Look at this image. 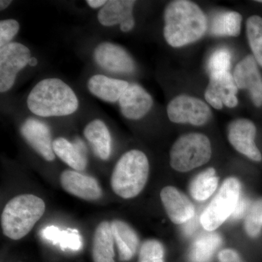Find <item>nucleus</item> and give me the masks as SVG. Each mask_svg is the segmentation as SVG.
<instances>
[{
  "label": "nucleus",
  "mask_w": 262,
  "mask_h": 262,
  "mask_svg": "<svg viewBox=\"0 0 262 262\" xmlns=\"http://www.w3.org/2000/svg\"><path fill=\"white\" fill-rule=\"evenodd\" d=\"M149 173L146 155L140 150H130L115 165L111 177L112 189L123 199L136 198L145 187Z\"/></svg>",
  "instance_id": "20e7f679"
},
{
  "label": "nucleus",
  "mask_w": 262,
  "mask_h": 262,
  "mask_svg": "<svg viewBox=\"0 0 262 262\" xmlns=\"http://www.w3.org/2000/svg\"><path fill=\"white\" fill-rule=\"evenodd\" d=\"M114 239L118 250L119 258L122 261H130L139 248V236L132 227L123 221L115 220L111 222Z\"/></svg>",
  "instance_id": "6ab92c4d"
},
{
  "label": "nucleus",
  "mask_w": 262,
  "mask_h": 262,
  "mask_svg": "<svg viewBox=\"0 0 262 262\" xmlns=\"http://www.w3.org/2000/svg\"><path fill=\"white\" fill-rule=\"evenodd\" d=\"M246 202L244 201L242 198H239L238 203H237V206L232 213V216L234 219H239L244 215L245 211H246Z\"/></svg>",
  "instance_id": "72a5a7b5"
},
{
  "label": "nucleus",
  "mask_w": 262,
  "mask_h": 262,
  "mask_svg": "<svg viewBox=\"0 0 262 262\" xmlns=\"http://www.w3.org/2000/svg\"><path fill=\"white\" fill-rule=\"evenodd\" d=\"M256 134V126L247 119L234 120L228 126V139L231 145L253 161L260 162L262 156L255 144Z\"/></svg>",
  "instance_id": "9b49d317"
},
{
  "label": "nucleus",
  "mask_w": 262,
  "mask_h": 262,
  "mask_svg": "<svg viewBox=\"0 0 262 262\" xmlns=\"http://www.w3.org/2000/svg\"><path fill=\"white\" fill-rule=\"evenodd\" d=\"M241 189L238 179L234 177L226 179L216 195L202 213L201 223L203 228L208 232H213L232 215L241 198Z\"/></svg>",
  "instance_id": "423d86ee"
},
{
  "label": "nucleus",
  "mask_w": 262,
  "mask_h": 262,
  "mask_svg": "<svg viewBox=\"0 0 262 262\" xmlns=\"http://www.w3.org/2000/svg\"><path fill=\"white\" fill-rule=\"evenodd\" d=\"M84 146L80 141L72 144L65 138L59 137L53 142V149L55 155L77 171H82L88 165V159L84 155Z\"/></svg>",
  "instance_id": "4be33fe9"
},
{
  "label": "nucleus",
  "mask_w": 262,
  "mask_h": 262,
  "mask_svg": "<svg viewBox=\"0 0 262 262\" xmlns=\"http://www.w3.org/2000/svg\"><path fill=\"white\" fill-rule=\"evenodd\" d=\"M30 50L20 42H11L0 49V91L8 92L14 85L18 72L29 64Z\"/></svg>",
  "instance_id": "6e6552de"
},
{
  "label": "nucleus",
  "mask_w": 262,
  "mask_h": 262,
  "mask_svg": "<svg viewBox=\"0 0 262 262\" xmlns=\"http://www.w3.org/2000/svg\"><path fill=\"white\" fill-rule=\"evenodd\" d=\"M60 182L66 192L84 201H98L102 196V189L97 180L77 170L62 172Z\"/></svg>",
  "instance_id": "2eb2a0df"
},
{
  "label": "nucleus",
  "mask_w": 262,
  "mask_h": 262,
  "mask_svg": "<svg viewBox=\"0 0 262 262\" xmlns=\"http://www.w3.org/2000/svg\"><path fill=\"white\" fill-rule=\"evenodd\" d=\"M11 3L12 1H9V0H1L0 1V9L1 10L7 9L11 5Z\"/></svg>",
  "instance_id": "c9c22d12"
},
{
  "label": "nucleus",
  "mask_w": 262,
  "mask_h": 262,
  "mask_svg": "<svg viewBox=\"0 0 262 262\" xmlns=\"http://www.w3.org/2000/svg\"><path fill=\"white\" fill-rule=\"evenodd\" d=\"M60 239H63L62 245L72 249H78L81 246L80 237L76 232H61Z\"/></svg>",
  "instance_id": "7c9ffc66"
},
{
  "label": "nucleus",
  "mask_w": 262,
  "mask_h": 262,
  "mask_svg": "<svg viewBox=\"0 0 262 262\" xmlns=\"http://www.w3.org/2000/svg\"><path fill=\"white\" fill-rule=\"evenodd\" d=\"M114 242L111 223L103 221L97 226L94 232L92 246L94 262H115Z\"/></svg>",
  "instance_id": "412c9836"
},
{
  "label": "nucleus",
  "mask_w": 262,
  "mask_h": 262,
  "mask_svg": "<svg viewBox=\"0 0 262 262\" xmlns=\"http://www.w3.org/2000/svg\"><path fill=\"white\" fill-rule=\"evenodd\" d=\"M262 227V199L258 200L250 207L245 220V228L251 237H257Z\"/></svg>",
  "instance_id": "cd10ccee"
},
{
  "label": "nucleus",
  "mask_w": 262,
  "mask_h": 262,
  "mask_svg": "<svg viewBox=\"0 0 262 262\" xmlns=\"http://www.w3.org/2000/svg\"><path fill=\"white\" fill-rule=\"evenodd\" d=\"M218 258L220 262H244L238 253L232 249L222 250L219 253Z\"/></svg>",
  "instance_id": "2f4dec72"
},
{
  "label": "nucleus",
  "mask_w": 262,
  "mask_h": 262,
  "mask_svg": "<svg viewBox=\"0 0 262 262\" xmlns=\"http://www.w3.org/2000/svg\"><path fill=\"white\" fill-rule=\"evenodd\" d=\"M95 61L103 70L115 74H131L136 70L135 62L121 46L103 42L95 48Z\"/></svg>",
  "instance_id": "9d476101"
},
{
  "label": "nucleus",
  "mask_w": 262,
  "mask_h": 262,
  "mask_svg": "<svg viewBox=\"0 0 262 262\" xmlns=\"http://www.w3.org/2000/svg\"><path fill=\"white\" fill-rule=\"evenodd\" d=\"M232 75L237 89L248 90L255 106H262V77L254 57L248 56L239 61Z\"/></svg>",
  "instance_id": "ddd939ff"
},
{
  "label": "nucleus",
  "mask_w": 262,
  "mask_h": 262,
  "mask_svg": "<svg viewBox=\"0 0 262 262\" xmlns=\"http://www.w3.org/2000/svg\"><path fill=\"white\" fill-rule=\"evenodd\" d=\"M242 19L237 12L216 13L210 24V34L215 37H237L241 34Z\"/></svg>",
  "instance_id": "5701e85b"
},
{
  "label": "nucleus",
  "mask_w": 262,
  "mask_h": 262,
  "mask_svg": "<svg viewBox=\"0 0 262 262\" xmlns=\"http://www.w3.org/2000/svg\"><path fill=\"white\" fill-rule=\"evenodd\" d=\"M232 53L227 48L215 50L208 58V70L210 75L229 72L232 64Z\"/></svg>",
  "instance_id": "c85d7f7f"
},
{
  "label": "nucleus",
  "mask_w": 262,
  "mask_h": 262,
  "mask_svg": "<svg viewBox=\"0 0 262 262\" xmlns=\"http://www.w3.org/2000/svg\"><path fill=\"white\" fill-rule=\"evenodd\" d=\"M20 29V24L15 19H5L0 21V49L11 43Z\"/></svg>",
  "instance_id": "c756f323"
},
{
  "label": "nucleus",
  "mask_w": 262,
  "mask_h": 262,
  "mask_svg": "<svg viewBox=\"0 0 262 262\" xmlns=\"http://www.w3.org/2000/svg\"><path fill=\"white\" fill-rule=\"evenodd\" d=\"M43 234H44L46 238L51 239V241H57L60 239L61 232H60L59 229L57 228V227L52 226V227H48L45 229Z\"/></svg>",
  "instance_id": "473e14b6"
},
{
  "label": "nucleus",
  "mask_w": 262,
  "mask_h": 262,
  "mask_svg": "<svg viewBox=\"0 0 262 262\" xmlns=\"http://www.w3.org/2000/svg\"><path fill=\"white\" fill-rule=\"evenodd\" d=\"M20 134L29 145L46 161L55 160L53 141L47 124L35 118L27 119L20 127Z\"/></svg>",
  "instance_id": "f8f14e48"
},
{
  "label": "nucleus",
  "mask_w": 262,
  "mask_h": 262,
  "mask_svg": "<svg viewBox=\"0 0 262 262\" xmlns=\"http://www.w3.org/2000/svg\"><path fill=\"white\" fill-rule=\"evenodd\" d=\"M106 0H87L86 3L89 5L90 8L93 9H98V8H102L106 4Z\"/></svg>",
  "instance_id": "f704fd0d"
},
{
  "label": "nucleus",
  "mask_w": 262,
  "mask_h": 262,
  "mask_svg": "<svg viewBox=\"0 0 262 262\" xmlns=\"http://www.w3.org/2000/svg\"><path fill=\"white\" fill-rule=\"evenodd\" d=\"M27 103L31 113L41 117L68 116L79 107L75 91L58 78L39 81L29 93Z\"/></svg>",
  "instance_id": "f03ea898"
},
{
  "label": "nucleus",
  "mask_w": 262,
  "mask_h": 262,
  "mask_svg": "<svg viewBox=\"0 0 262 262\" xmlns=\"http://www.w3.org/2000/svg\"><path fill=\"white\" fill-rule=\"evenodd\" d=\"M211 141L204 134L192 133L181 136L170 152V163L177 171L188 172L205 165L211 159Z\"/></svg>",
  "instance_id": "39448f33"
},
{
  "label": "nucleus",
  "mask_w": 262,
  "mask_h": 262,
  "mask_svg": "<svg viewBox=\"0 0 262 262\" xmlns=\"http://www.w3.org/2000/svg\"><path fill=\"white\" fill-rule=\"evenodd\" d=\"M160 198L169 219L176 225L185 224L194 217L195 210L192 202L177 188L164 187Z\"/></svg>",
  "instance_id": "f3484780"
},
{
  "label": "nucleus",
  "mask_w": 262,
  "mask_h": 262,
  "mask_svg": "<svg viewBox=\"0 0 262 262\" xmlns=\"http://www.w3.org/2000/svg\"><path fill=\"white\" fill-rule=\"evenodd\" d=\"M163 245L155 239H147L141 245L138 262H165Z\"/></svg>",
  "instance_id": "bb28decb"
},
{
  "label": "nucleus",
  "mask_w": 262,
  "mask_h": 262,
  "mask_svg": "<svg viewBox=\"0 0 262 262\" xmlns=\"http://www.w3.org/2000/svg\"><path fill=\"white\" fill-rule=\"evenodd\" d=\"M46 211V203L39 196L25 194L14 196L5 206L1 215L3 233L18 241L32 230Z\"/></svg>",
  "instance_id": "7ed1b4c3"
},
{
  "label": "nucleus",
  "mask_w": 262,
  "mask_h": 262,
  "mask_svg": "<svg viewBox=\"0 0 262 262\" xmlns=\"http://www.w3.org/2000/svg\"><path fill=\"white\" fill-rule=\"evenodd\" d=\"M84 136L92 146L94 154L102 160H107L112 152V137L106 124L99 119L86 125Z\"/></svg>",
  "instance_id": "aec40b11"
},
{
  "label": "nucleus",
  "mask_w": 262,
  "mask_h": 262,
  "mask_svg": "<svg viewBox=\"0 0 262 262\" xmlns=\"http://www.w3.org/2000/svg\"><path fill=\"white\" fill-rule=\"evenodd\" d=\"M163 34L173 48H180L199 40L208 29V19L199 6L188 0L170 2L164 12Z\"/></svg>",
  "instance_id": "f257e3e1"
},
{
  "label": "nucleus",
  "mask_w": 262,
  "mask_h": 262,
  "mask_svg": "<svg viewBox=\"0 0 262 262\" xmlns=\"http://www.w3.org/2000/svg\"><path fill=\"white\" fill-rule=\"evenodd\" d=\"M237 90L233 75L230 72L211 74L205 98L215 110H222L224 105L234 108L238 103Z\"/></svg>",
  "instance_id": "1a4fd4ad"
},
{
  "label": "nucleus",
  "mask_w": 262,
  "mask_h": 262,
  "mask_svg": "<svg viewBox=\"0 0 262 262\" xmlns=\"http://www.w3.org/2000/svg\"><path fill=\"white\" fill-rule=\"evenodd\" d=\"M37 63L38 60L35 58V57H32V58H30V60H29V65L30 66V67H36V66L37 65Z\"/></svg>",
  "instance_id": "e433bc0d"
},
{
  "label": "nucleus",
  "mask_w": 262,
  "mask_h": 262,
  "mask_svg": "<svg viewBox=\"0 0 262 262\" xmlns=\"http://www.w3.org/2000/svg\"><path fill=\"white\" fill-rule=\"evenodd\" d=\"M257 2H258V3H262V0H258V1H257Z\"/></svg>",
  "instance_id": "4c0bfd02"
},
{
  "label": "nucleus",
  "mask_w": 262,
  "mask_h": 262,
  "mask_svg": "<svg viewBox=\"0 0 262 262\" xmlns=\"http://www.w3.org/2000/svg\"><path fill=\"white\" fill-rule=\"evenodd\" d=\"M246 34L256 62L262 67V18L252 15L246 21Z\"/></svg>",
  "instance_id": "a878e982"
},
{
  "label": "nucleus",
  "mask_w": 262,
  "mask_h": 262,
  "mask_svg": "<svg viewBox=\"0 0 262 262\" xmlns=\"http://www.w3.org/2000/svg\"><path fill=\"white\" fill-rule=\"evenodd\" d=\"M169 120L174 123H190L194 126L204 125L212 116L206 102L187 95L174 98L167 107Z\"/></svg>",
  "instance_id": "0eeeda50"
},
{
  "label": "nucleus",
  "mask_w": 262,
  "mask_h": 262,
  "mask_svg": "<svg viewBox=\"0 0 262 262\" xmlns=\"http://www.w3.org/2000/svg\"><path fill=\"white\" fill-rule=\"evenodd\" d=\"M218 184L219 177L215 169L209 168L193 179L189 186V192L195 201H206L216 190Z\"/></svg>",
  "instance_id": "393cba45"
},
{
  "label": "nucleus",
  "mask_w": 262,
  "mask_h": 262,
  "mask_svg": "<svg viewBox=\"0 0 262 262\" xmlns=\"http://www.w3.org/2000/svg\"><path fill=\"white\" fill-rule=\"evenodd\" d=\"M120 111L125 118L140 120L153 106L151 95L136 83H130L119 100Z\"/></svg>",
  "instance_id": "dca6fc26"
},
{
  "label": "nucleus",
  "mask_w": 262,
  "mask_h": 262,
  "mask_svg": "<svg viewBox=\"0 0 262 262\" xmlns=\"http://www.w3.org/2000/svg\"><path fill=\"white\" fill-rule=\"evenodd\" d=\"M136 1L133 0H110L100 9L98 22L106 27L120 24L122 32H128L135 27V19L133 15Z\"/></svg>",
  "instance_id": "4468645a"
},
{
  "label": "nucleus",
  "mask_w": 262,
  "mask_h": 262,
  "mask_svg": "<svg viewBox=\"0 0 262 262\" xmlns=\"http://www.w3.org/2000/svg\"><path fill=\"white\" fill-rule=\"evenodd\" d=\"M220 234L213 232L202 234L194 241L189 253L190 262H210L222 245Z\"/></svg>",
  "instance_id": "b1692460"
},
{
  "label": "nucleus",
  "mask_w": 262,
  "mask_h": 262,
  "mask_svg": "<svg viewBox=\"0 0 262 262\" xmlns=\"http://www.w3.org/2000/svg\"><path fill=\"white\" fill-rule=\"evenodd\" d=\"M129 84L125 80L111 78L103 75H95L89 79L88 89L91 94L99 99L106 102L115 103L119 101Z\"/></svg>",
  "instance_id": "a211bd4d"
}]
</instances>
